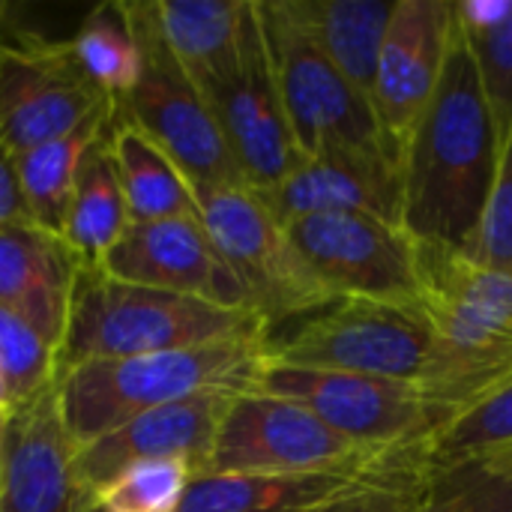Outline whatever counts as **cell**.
Listing matches in <instances>:
<instances>
[{"mask_svg":"<svg viewBox=\"0 0 512 512\" xmlns=\"http://www.w3.org/2000/svg\"><path fill=\"white\" fill-rule=\"evenodd\" d=\"M378 477H384V474H378ZM369 480H375V477H354V474H213V471H207V474L192 477L177 512H312L336 501L345 492H354L357 486H363Z\"/></svg>","mask_w":512,"mask_h":512,"instance_id":"22","label":"cell"},{"mask_svg":"<svg viewBox=\"0 0 512 512\" xmlns=\"http://www.w3.org/2000/svg\"><path fill=\"white\" fill-rule=\"evenodd\" d=\"M291 18L372 105L378 57L399 0H282Z\"/></svg>","mask_w":512,"mask_h":512,"instance_id":"21","label":"cell"},{"mask_svg":"<svg viewBox=\"0 0 512 512\" xmlns=\"http://www.w3.org/2000/svg\"><path fill=\"white\" fill-rule=\"evenodd\" d=\"M512 447V381L447 420L426 441V462L435 474L477 468Z\"/></svg>","mask_w":512,"mask_h":512,"instance_id":"26","label":"cell"},{"mask_svg":"<svg viewBox=\"0 0 512 512\" xmlns=\"http://www.w3.org/2000/svg\"><path fill=\"white\" fill-rule=\"evenodd\" d=\"M273 216L288 225L318 213H366L399 225V168L387 156L330 150L300 159L273 189L258 192Z\"/></svg>","mask_w":512,"mask_h":512,"instance_id":"18","label":"cell"},{"mask_svg":"<svg viewBox=\"0 0 512 512\" xmlns=\"http://www.w3.org/2000/svg\"><path fill=\"white\" fill-rule=\"evenodd\" d=\"M198 210L204 231L234 267L270 327L288 318H309L336 303L258 192L249 186L198 192Z\"/></svg>","mask_w":512,"mask_h":512,"instance_id":"9","label":"cell"},{"mask_svg":"<svg viewBox=\"0 0 512 512\" xmlns=\"http://www.w3.org/2000/svg\"><path fill=\"white\" fill-rule=\"evenodd\" d=\"M273 81L303 159L330 150L387 156L372 105L291 18L282 0H255ZM390 159V156H387Z\"/></svg>","mask_w":512,"mask_h":512,"instance_id":"6","label":"cell"},{"mask_svg":"<svg viewBox=\"0 0 512 512\" xmlns=\"http://www.w3.org/2000/svg\"><path fill=\"white\" fill-rule=\"evenodd\" d=\"M435 480L438 474L429 465H408L375 477L312 512H423L435 492Z\"/></svg>","mask_w":512,"mask_h":512,"instance_id":"31","label":"cell"},{"mask_svg":"<svg viewBox=\"0 0 512 512\" xmlns=\"http://www.w3.org/2000/svg\"><path fill=\"white\" fill-rule=\"evenodd\" d=\"M123 12L141 51V78L126 99L114 102L117 111L138 123L177 162L195 195L243 186L210 105L180 72L159 33L153 0L123 3Z\"/></svg>","mask_w":512,"mask_h":512,"instance_id":"7","label":"cell"},{"mask_svg":"<svg viewBox=\"0 0 512 512\" xmlns=\"http://www.w3.org/2000/svg\"><path fill=\"white\" fill-rule=\"evenodd\" d=\"M96 270L117 282L171 291L210 306L258 315L252 294L216 249L201 219L129 222Z\"/></svg>","mask_w":512,"mask_h":512,"instance_id":"13","label":"cell"},{"mask_svg":"<svg viewBox=\"0 0 512 512\" xmlns=\"http://www.w3.org/2000/svg\"><path fill=\"white\" fill-rule=\"evenodd\" d=\"M78 270L81 261L63 237L33 222L0 228V306L27 321L57 363Z\"/></svg>","mask_w":512,"mask_h":512,"instance_id":"19","label":"cell"},{"mask_svg":"<svg viewBox=\"0 0 512 512\" xmlns=\"http://www.w3.org/2000/svg\"><path fill=\"white\" fill-rule=\"evenodd\" d=\"M0 411H6V414H9V399H6V390H3V384H0Z\"/></svg>","mask_w":512,"mask_h":512,"instance_id":"37","label":"cell"},{"mask_svg":"<svg viewBox=\"0 0 512 512\" xmlns=\"http://www.w3.org/2000/svg\"><path fill=\"white\" fill-rule=\"evenodd\" d=\"M246 6L249 0H153L174 63L207 105L237 72Z\"/></svg>","mask_w":512,"mask_h":512,"instance_id":"20","label":"cell"},{"mask_svg":"<svg viewBox=\"0 0 512 512\" xmlns=\"http://www.w3.org/2000/svg\"><path fill=\"white\" fill-rule=\"evenodd\" d=\"M237 393H204L153 408L72 453L75 512H93L96 498L126 468L147 459H180L195 477L207 471L222 414Z\"/></svg>","mask_w":512,"mask_h":512,"instance_id":"14","label":"cell"},{"mask_svg":"<svg viewBox=\"0 0 512 512\" xmlns=\"http://www.w3.org/2000/svg\"><path fill=\"white\" fill-rule=\"evenodd\" d=\"M255 393L306 405L339 435L378 450H426L441 417L411 381L285 366L270 357Z\"/></svg>","mask_w":512,"mask_h":512,"instance_id":"10","label":"cell"},{"mask_svg":"<svg viewBox=\"0 0 512 512\" xmlns=\"http://www.w3.org/2000/svg\"><path fill=\"white\" fill-rule=\"evenodd\" d=\"M195 471L180 459H147L102 489L93 512H177Z\"/></svg>","mask_w":512,"mask_h":512,"instance_id":"29","label":"cell"},{"mask_svg":"<svg viewBox=\"0 0 512 512\" xmlns=\"http://www.w3.org/2000/svg\"><path fill=\"white\" fill-rule=\"evenodd\" d=\"M498 159L492 111L456 27L441 81L399 159V225L417 243L465 249L486 213Z\"/></svg>","mask_w":512,"mask_h":512,"instance_id":"1","label":"cell"},{"mask_svg":"<svg viewBox=\"0 0 512 512\" xmlns=\"http://www.w3.org/2000/svg\"><path fill=\"white\" fill-rule=\"evenodd\" d=\"M285 231L333 300L420 306L417 240L402 225L366 213H318Z\"/></svg>","mask_w":512,"mask_h":512,"instance_id":"11","label":"cell"},{"mask_svg":"<svg viewBox=\"0 0 512 512\" xmlns=\"http://www.w3.org/2000/svg\"><path fill=\"white\" fill-rule=\"evenodd\" d=\"M417 462H426L423 450L396 453L357 444L300 402L267 393H237L222 414L207 471L378 477Z\"/></svg>","mask_w":512,"mask_h":512,"instance_id":"5","label":"cell"},{"mask_svg":"<svg viewBox=\"0 0 512 512\" xmlns=\"http://www.w3.org/2000/svg\"><path fill=\"white\" fill-rule=\"evenodd\" d=\"M105 135L84 156L63 219V240L87 267H96L132 222Z\"/></svg>","mask_w":512,"mask_h":512,"instance_id":"25","label":"cell"},{"mask_svg":"<svg viewBox=\"0 0 512 512\" xmlns=\"http://www.w3.org/2000/svg\"><path fill=\"white\" fill-rule=\"evenodd\" d=\"M423 512H512V492L483 468L438 474Z\"/></svg>","mask_w":512,"mask_h":512,"instance_id":"33","label":"cell"},{"mask_svg":"<svg viewBox=\"0 0 512 512\" xmlns=\"http://www.w3.org/2000/svg\"><path fill=\"white\" fill-rule=\"evenodd\" d=\"M453 36V0L396 3L384 33L372 93V114L381 132V144L396 168L420 114L426 111L441 81Z\"/></svg>","mask_w":512,"mask_h":512,"instance_id":"16","label":"cell"},{"mask_svg":"<svg viewBox=\"0 0 512 512\" xmlns=\"http://www.w3.org/2000/svg\"><path fill=\"white\" fill-rule=\"evenodd\" d=\"M81 72L108 99H126L141 78V51L132 36L123 3L93 9L69 42Z\"/></svg>","mask_w":512,"mask_h":512,"instance_id":"27","label":"cell"},{"mask_svg":"<svg viewBox=\"0 0 512 512\" xmlns=\"http://www.w3.org/2000/svg\"><path fill=\"white\" fill-rule=\"evenodd\" d=\"M417 267L432 330L417 387L444 426L512 381V273L429 243H417Z\"/></svg>","mask_w":512,"mask_h":512,"instance_id":"2","label":"cell"},{"mask_svg":"<svg viewBox=\"0 0 512 512\" xmlns=\"http://www.w3.org/2000/svg\"><path fill=\"white\" fill-rule=\"evenodd\" d=\"M210 111L225 135L243 186L252 192L273 189L303 159L273 81L255 0L246 6L237 72L210 99Z\"/></svg>","mask_w":512,"mask_h":512,"instance_id":"15","label":"cell"},{"mask_svg":"<svg viewBox=\"0 0 512 512\" xmlns=\"http://www.w3.org/2000/svg\"><path fill=\"white\" fill-rule=\"evenodd\" d=\"M459 33L474 57L492 111V123L498 132V144L504 147L507 135L512 132V0L507 15L498 24L483 30H459Z\"/></svg>","mask_w":512,"mask_h":512,"instance_id":"30","label":"cell"},{"mask_svg":"<svg viewBox=\"0 0 512 512\" xmlns=\"http://www.w3.org/2000/svg\"><path fill=\"white\" fill-rule=\"evenodd\" d=\"M6 15H9V6H6V3H0V33H3L6 27H12Z\"/></svg>","mask_w":512,"mask_h":512,"instance_id":"36","label":"cell"},{"mask_svg":"<svg viewBox=\"0 0 512 512\" xmlns=\"http://www.w3.org/2000/svg\"><path fill=\"white\" fill-rule=\"evenodd\" d=\"M111 105L87 81L69 42L18 27L0 33V147L12 156L69 135Z\"/></svg>","mask_w":512,"mask_h":512,"instance_id":"12","label":"cell"},{"mask_svg":"<svg viewBox=\"0 0 512 512\" xmlns=\"http://www.w3.org/2000/svg\"><path fill=\"white\" fill-rule=\"evenodd\" d=\"M111 117H114V105L90 117L84 126L72 129L69 135L12 156L30 222L39 225L42 231L63 237V219L69 210V198H72L81 162L90 153V147L108 132Z\"/></svg>","mask_w":512,"mask_h":512,"instance_id":"24","label":"cell"},{"mask_svg":"<svg viewBox=\"0 0 512 512\" xmlns=\"http://www.w3.org/2000/svg\"><path fill=\"white\" fill-rule=\"evenodd\" d=\"M6 417H9V414H6V411H0V432H3V423H6Z\"/></svg>","mask_w":512,"mask_h":512,"instance_id":"38","label":"cell"},{"mask_svg":"<svg viewBox=\"0 0 512 512\" xmlns=\"http://www.w3.org/2000/svg\"><path fill=\"white\" fill-rule=\"evenodd\" d=\"M270 357L273 330L183 351L81 363L57 378V408L66 438L72 450H81L153 408L204 393H255Z\"/></svg>","mask_w":512,"mask_h":512,"instance_id":"3","label":"cell"},{"mask_svg":"<svg viewBox=\"0 0 512 512\" xmlns=\"http://www.w3.org/2000/svg\"><path fill=\"white\" fill-rule=\"evenodd\" d=\"M267 330L273 327L255 312H234L195 297L117 282L81 264L60 348V375L81 363L183 351Z\"/></svg>","mask_w":512,"mask_h":512,"instance_id":"4","label":"cell"},{"mask_svg":"<svg viewBox=\"0 0 512 512\" xmlns=\"http://www.w3.org/2000/svg\"><path fill=\"white\" fill-rule=\"evenodd\" d=\"M57 375V354L27 321L0 306V384L9 399V411L24 408L57 387Z\"/></svg>","mask_w":512,"mask_h":512,"instance_id":"28","label":"cell"},{"mask_svg":"<svg viewBox=\"0 0 512 512\" xmlns=\"http://www.w3.org/2000/svg\"><path fill=\"white\" fill-rule=\"evenodd\" d=\"M477 468H483L489 477H495L498 483H504L512 492V447H507L504 453L492 456L489 462H483V465H477Z\"/></svg>","mask_w":512,"mask_h":512,"instance_id":"35","label":"cell"},{"mask_svg":"<svg viewBox=\"0 0 512 512\" xmlns=\"http://www.w3.org/2000/svg\"><path fill=\"white\" fill-rule=\"evenodd\" d=\"M459 252L483 267L512 273V132L501 147L498 174L480 228L474 231L471 243Z\"/></svg>","mask_w":512,"mask_h":512,"instance_id":"32","label":"cell"},{"mask_svg":"<svg viewBox=\"0 0 512 512\" xmlns=\"http://www.w3.org/2000/svg\"><path fill=\"white\" fill-rule=\"evenodd\" d=\"M72 453L57 387L9 411L0 432V512H75Z\"/></svg>","mask_w":512,"mask_h":512,"instance_id":"17","label":"cell"},{"mask_svg":"<svg viewBox=\"0 0 512 512\" xmlns=\"http://www.w3.org/2000/svg\"><path fill=\"white\" fill-rule=\"evenodd\" d=\"M18 222H30V213H27V204L15 177L12 153L0 147V228L18 225Z\"/></svg>","mask_w":512,"mask_h":512,"instance_id":"34","label":"cell"},{"mask_svg":"<svg viewBox=\"0 0 512 512\" xmlns=\"http://www.w3.org/2000/svg\"><path fill=\"white\" fill-rule=\"evenodd\" d=\"M108 153L132 222L201 219L198 195L177 162L114 105L108 126Z\"/></svg>","mask_w":512,"mask_h":512,"instance_id":"23","label":"cell"},{"mask_svg":"<svg viewBox=\"0 0 512 512\" xmlns=\"http://www.w3.org/2000/svg\"><path fill=\"white\" fill-rule=\"evenodd\" d=\"M429 354L432 330L423 309L375 300H336L291 336H273L276 363L411 384H420Z\"/></svg>","mask_w":512,"mask_h":512,"instance_id":"8","label":"cell"}]
</instances>
